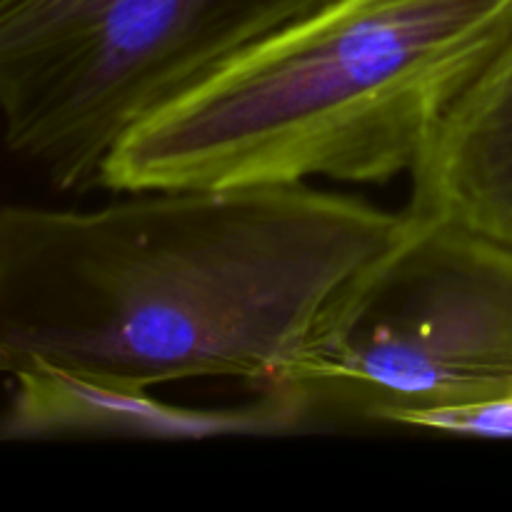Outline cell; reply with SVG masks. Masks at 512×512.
Instances as JSON below:
<instances>
[{"instance_id":"obj_1","label":"cell","mask_w":512,"mask_h":512,"mask_svg":"<svg viewBox=\"0 0 512 512\" xmlns=\"http://www.w3.org/2000/svg\"><path fill=\"white\" fill-rule=\"evenodd\" d=\"M400 218L308 183L140 190L93 210L5 205V438L120 430L150 390L188 380L300 400L325 313Z\"/></svg>"},{"instance_id":"obj_2","label":"cell","mask_w":512,"mask_h":512,"mask_svg":"<svg viewBox=\"0 0 512 512\" xmlns=\"http://www.w3.org/2000/svg\"><path fill=\"white\" fill-rule=\"evenodd\" d=\"M512 38V0H325L140 120L103 188L388 183Z\"/></svg>"},{"instance_id":"obj_3","label":"cell","mask_w":512,"mask_h":512,"mask_svg":"<svg viewBox=\"0 0 512 512\" xmlns=\"http://www.w3.org/2000/svg\"><path fill=\"white\" fill-rule=\"evenodd\" d=\"M325 0H0L5 150L55 190L103 185L133 125Z\"/></svg>"},{"instance_id":"obj_4","label":"cell","mask_w":512,"mask_h":512,"mask_svg":"<svg viewBox=\"0 0 512 512\" xmlns=\"http://www.w3.org/2000/svg\"><path fill=\"white\" fill-rule=\"evenodd\" d=\"M295 395L413 428L510 398L512 245L408 205L325 313Z\"/></svg>"},{"instance_id":"obj_5","label":"cell","mask_w":512,"mask_h":512,"mask_svg":"<svg viewBox=\"0 0 512 512\" xmlns=\"http://www.w3.org/2000/svg\"><path fill=\"white\" fill-rule=\"evenodd\" d=\"M410 175V208L512 245V38L450 110Z\"/></svg>"}]
</instances>
